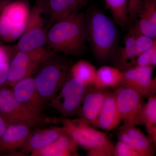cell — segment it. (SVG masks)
Wrapping results in <instances>:
<instances>
[{
  "instance_id": "obj_1",
  "label": "cell",
  "mask_w": 156,
  "mask_h": 156,
  "mask_svg": "<svg viewBox=\"0 0 156 156\" xmlns=\"http://www.w3.org/2000/svg\"><path fill=\"white\" fill-rule=\"evenodd\" d=\"M87 41L84 15L80 12L54 23L47 31L46 44L54 53L80 56Z\"/></svg>"
},
{
  "instance_id": "obj_2",
  "label": "cell",
  "mask_w": 156,
  "mask_h": 156,
  "mask_svg": "<svg viewBox=\"0 0 156 156\" xmlns=\"http://www.w3.org/2000/svg\"><path fill=\"white\" fill-rule=\"evenodd\" d=\"M87 40L95 58L101 62L110 57L117 44L118 31L114 23L97 9L89 11L84 17Z\"/></svg>"
},
{
  "instance_id": "obj_3",
  "label": "cell",
  "mask_w": 156,
  "mask_h": 156,
  "mask_svg": "<svg viewBox=\"0 0 156 156\" xmlns=\"http://www.w3.org/2000/svg\"><path fill=\"white\" fill-rule=\"evenodd\" d=\"M71 67L67 59L52 53L35 73L34 83L41 97L50 101L61 89L70 74Z\"/></svg>"
},
{
  "instance_id": "obj_4",
  "label": "cell",
  "mask_w": 156,
  "mask_h": 156,
  "mask_svg": "<svg viewBox=\"0 0 156 156\" xmlns=\"http://www.w3.org/2000/svg\"><path fill=\"white\" fill-rule=\"evenodd\" d=\"M0 114L8 124H23L32 128L57 120L49 119L27 108L17 101L11 89L7 87H0Z\"/></svg>"
},
{
  "instance_id": "obj_5",
  "label": "cell",
  "mask_w": 156,
  "mask_h": 156,
  "mask_svg": "<svg viewBox=\"0 0 156 156\" xmlns=\"http://www.w3.org/2000/svg\"><path fill=\"white\" fill-rule=\"evenodd\" d=\"M60 120L63 130L79 146L87 151L104 149L113 154L115 145L103 132L95 129L81 118L71 119L63 117Z\"/></svg>"
},
{
  "instance_id": "obj_6",
  "label": "cell",
  "mask_w": 156,
  "mask_h": 156,
  "mask_svg": "<svg viewBox=\"0 0 156 156\" xmlns=\"http://www.w3.org/2000/svg\"><path fill=\"white\" fill-rule=\"evenodd\" d=\"M47 14L46 0H37L30 10L25 30L17 43V50L27 52L44 48L48 31Z\"/></svg>"
},
{
  "instance_id": "obj_7",
  "label": "cell",
  "mask_w": 156,
  "mask_h": 156,
  "mask_svg": "<svg viewBox=\"0 0 156 156\" xmlns=\"http://www.w3.org/2000/svg\"><path fill=\"white\" fill-rule=\"evenodd\" d=\"M52 53L44 48L27 52L17 50L9 63V76L5 87H12L20 80L34 75Z\"/></svg>"
},
{
  "instance_id": "obj_8",
  "label": "cell",
  "mask_w": 156,
  "mask_h": 156,
  "mask_svg": "<svg viewBox=\"0 0 156 156\" xmlns=\"http://www.w3.org/2000/svg\"><path fill=\"white\" fill-rule=\"evenodd\" d=\"M87 87L69 74L58 93L50 101V105L63 117L78 115Z\"/></svg>"
},
{
  "instance_id": "obj_9",
  "label": "cell",
  "mask_w": 156,
  "mask_h": 156,
  "mask_svg": "<svg viewBox=\"0 0 156 156\" xmlns=\"http://www.w3.org/2000/svg\"><path fill=\"white\" fill-rule=\"evenodd\" d=\"M113 92L123 122L144 126L143 97L133 89L121 85L116 87Z\"/></svg>"
},
{
  "instance_id": "obj_10",
  "label": "cell",
  "mask_w": 156,
  "mask_h": 156,
  "mask_svg": "<svg viewBox=\"0 0 156 156\" xmlns=\"http://www.w3.org/2000/svg\"><path fill=\"white\" fill-rule=\"evenodd\" d=\"M152 66H133L123 71L121 86L128 87L138 92L142 97L151 95Z\"/></svg>"
},
{
  "instance_id": "obj_11",
  "label": "cell",
  "mask_w": 156,
  "mask_h": 156,
  "mask_svg": "<svg viewBox=\"0 0 156 156\" xmlns=\"http://www.w3.org/2000/svg\"><path fill=\"white\" fill-rule=\"evenodd\" d=\"M117 137L119 140L133 148L140 156L154 155V147L151 140L135 125L123 123L118 130Z\"/></svg>"
},
{
  "instance_id": "obj_12",
  "label": "cell",
  "mask_w": 156,
  "mask_h": 156,
  "mask_svg": "<svg viewBox=\"0 0 156 156\" xmlns=\"http://www.w3.org/2000/svg\"><path fill=\"white\" fill-rule=\"evenodd\" d=\"M12 88V92L18 101L34 112L42 114L46 101L38 92L33 77L24 78L16 83Z\"/></svg>"
},
{
  "instance_id": "obj_13",
  "label": "cell",
  "mask_w": 156,
  "mask_h": 156,
  "mask_svg": "<svg viewBox=\"0 0 156 156\" xmlns=\"http://www.w3.org/2000/svg\"><path fill=\"white\" fill-rule=\"evenodd\" d=\"M107 91L93 84L87 87L78 115L87 123L95 127L96 122L103 106Z\"/></svg>"
},
{
  "instance_id": "obj_14",
  "label": "cell",
  "mask_w": 156,
  "mask_h": 156,
  "mask_svg": "<svg viewBox=\"0 0 156 156\" xmlns=\"http://www.w3.org/2000/svg\"><path fill=\"white\" fill-rule=\"evenodd\" d=\"M32 131V128L23 124H9L0 140V155L17 153Z\"/></svg>"
},
{
  "instance_id": "obj_15",
  "label": "cell",
  "mask_w": 156,
  "mask_h": 156,
  "mask_svg": "<svg viewBox=\"0 0 156 156\" xmlns=\"http://www.w3.org/2000/svg\"><path fill=\"white\" fill-rule=\"evenodd\" d=\"M65 132L62 127H53L32 131L20 150V154H31L47 146Z\"/></svg>"
},
{
  "instance_id": "obj_16",
  "label": "cell",
  "mask_w": 156,
  "mask_h": 156,
  "mask_svg": "<svg viewBox=\"0 0 156 156\" xmlns=\"http://www.w3.org/2000/svg\"><path fill=\"white\" fill-rule=\"evenodd\" d=\"M88 0H46L49 27L58 20L79 13Z\"/></svg>"
},
{
  "instance_id": "obj_17",
  "label": "cell",
  "mask_w": 156,
  "mask_h": 156,
  "mask_svg": "<svg viewBox=\"0 0 156 156\" xmlns=\"http://www.w3.org/2000/svg\"><path fill=\"white\" fill-rule=\"evenodd\" d=\"M122 121L114 92L107 91L95 127L107 131H111L116 128Z\"/></svg>"
},
{
  "instance_id": "obj_18",
  "label": "cell",
  "mask_w": 156,
  "mask_h": 156,
  "mask_svg": "<svg viewBox=\"0 0 156 156\" xmlns=\"http://www.w3.org/2000/svg\"><path fill=\"white\" fill-rule=\"evenodd\" d=\"M134 29L137 33L156 39V0H144Z\"/></svg>"
},
{
  "instance_id": "obj_19",
  "label": "cell",
  "mask_w": 156,
  "mask_h": 156,
  "mask_svg": "<svg viewBox=\"0 0 156 156\" xmlns=\"http://www.w3.org/2000/svg\"><path fill=\"white\" fill-rule=\"evenodd\" d=\"M79 145L65 131L57 139L45 147L30 154L32 156H78Z\"/></svg>"
},
{
  "instance_id": "obj_20",
  "label": "cell",
  "mask_w": 156,
  "mask_h": 156,
  "mask_svg": "<svg viewBox=\"0 0 156 156\" xmlns=\"http://www.w3.org/2000/svg\"><path fill=\"white\" fill-rule=\"evenodd\" d=\"M123 76V71L119 68L104 66L96 70L93 85L102 89L115 88L119 86Z\"/></svg>"
},
{
  "instance_id": "obj_21",
  "label": "cell",
  "mask_w": 156,
  "mask_h": 156,
  "mask_svg": "<svg viewBox=\"0 0 156 156\" xmlns=\"http://www.w3.org/2000/svg\"><path fill=\"white\" fill-rule=\"evenodd\" d=\"M28 3L24 0L10 2L3 7L1 14L14 24L26 23L30 12Z\"/></svg>"
},
{
  "instance_id": "obj_22",
  "label": "cell",
  "mask_w": 156,
  "mask_h": 156,
  "mask_svg": "<svg viewBox=\"0 0 156 156\" xmlns=\"http://www.w3.org/2000/svg\"><path fill=\"white\" fill-rule=\"evenodd\" d=\"M138 56L136 44V37L133 28L127 35L124 46L120 51L119 63L121 70H125L132 66L133 62Z\"/></svg>"
},
{
  "instance_id": "obj_23",
  "label": "cell",
  "mask_w": 156,
  "mask_h": 156,
  "mask_svg": "<svg viewBox=\"0 0 156 156\" xmlns=\"http://www.w3.org/2000/svg\"><path fill=\"white\" fill-rule=\"evenodd\" d=\"M96 70L95 66L91 62L82 59L72 66L70 74L87 87L94 83Z\"/></svg>"
},
{
  "instance_id": "obj_24",
  "label": "cell",
  "mask_w": 156,
  "mask_h": 156,
  "mask_svg": "<svg viewBox=\"0 0 156 156\" xmlns=\"http://www.w3.org/2000/svg\"><path fill=\"white\" fill-rule=\"evenodd\" d=\"M143 112L144 126L153 143L156 140V94L148 97Z\"/></svg>"
},
{
  "instance_id": "obj_25",
  "label": "cell",
  "mask_w": 156,
  "mask_h": 156,
  "mask_svg": "<svg viewBox=\"0 0 156 156\" xmlns=\"http://www.w3.org/2000/svg\"><path fill=\"white\" fill-rule=\"evenodd\" d=\"M106 8L109 10L115 22L124 27L129 21L128 0H104Z\"/></svg>"
},
{
  "instance_id": "obj_26",
  "label": "cell",
  "mask_w": 156,
  "mask_h": 156,
  "mask_svg": "<svg viewBox=\"0 0 156 156\" xmlns=\"http://www.w3.org/2000/svg\"><path fill=\"white\" fill-rule=\"evenodd\" d=\"M23 24H14L3 14H0V38L11 42L20 37L23 30Z\"/></svg>"
},
{
  "instance_id": "obj_27",
  "label": "cell",
  "mask_w": 156,
  "mask_h": 156,
  "mask_svg": "<svg viewBox=\"0 0 156 156\" xmlns=\"http://www.w3.org/2000/svg\"><path fill=\"white\" fill-rule=\"evenodd\" d=\"M134 30L136 37V47L138 56L140 54L152 48L154 44L155 39L147 36L137 33Z\"/></svg>"
},
{
  "instance_id": "obj_28",
  "label": "cell",
  "mask_w": 156,
  "mask_h": 156,
  "mask_svg": "<svg viewBox=\"0 0 156 156\" xmlns=\"http://www.w3.org/2000/svg\"><path fill=\"white\" fill-rule=\"evenodd\" d=\"M155 41L153 47L140 54L136 59L133 62L132 66H140V67H144V66H151L152 60L153 58L154 53L155 50Z\"/></svg>"
},
{
  "instance_id": "obj_29",
  "label": "cell",
  "mask_w": 156,
  "mask_h": 156,
  "mask_svg": "<svg viewBox=\"0 0 156 156\" xmlns=\"http://www.w3.org/2000/svg\"><path fill=\"white\" fill-rule=\"evenodd\" d=\"M113 156H140L139 154L133 148L119 140L114 145Z\"/></svg>"
},
{
  "instance_id": "obj_30",
  "label": "cell",
  "mask_w": 156,
  "mask_h": 156,
  "mask_svg": "<svg viewBox=\"0 0 156 156\" xmlns=\"http://www.w3.org/2000/svg\"><path fill=\"white\" fill-rule=\"evenodd\" d=\"M142 2V0H128L129 21H133L137 17Z\"/></svg>"
},
{
  "instance_id": "obj_31",
  "label": "cell",
  "mask_w": 156,
  "mask_h": 156,
  "mask_svg": "<svg viewBox=\"0 0 156 156\" xmlns=\"http://www.w3.org/2000/svg\"><path fill=\"white\" fill-rule=\"evenodd\" d=\"M9 62L0 63V87H5L9 76Z\"/></svg>"
},
{
  "instance_id": "obj_32",
  "label": "cell",
  "mask_w": 156,
  "mask_h": 156,
  "mask_svg": "<svg viewBox=\"0 0 156 156\" xmlns=\"http://www.w3.org/2000/svg\"><path fill=\"white\" fill-rule=\"evenodd\" d=\"M10 52L5 47L0 45V63L3 62L10 63Z\"/></svg>"
},
{
  "instance_id": "obj_33",
  "label": "cell",
  "mask_w": 156,
  "mask_h": 156,
  "mask_svg": "<svg viewBox=\"0 0 156 156\" xmlns=\"http://www.w3.org/2000/svg\"><path fill=\"white\" fill-rule=\"evenodd\" d=\"M8 125L5 118L0 114V140Z\"/></svg>"
},
{
  "instance_id": "obj_34",
  "label": "cell",
  "mask_w": 156,
  "mask_h": 156,
  "mask_svg": "<svg viewBox=\"0 0 156 156\" xmlns=\"http://www.w3.org/2000/svg\"><path fill=\"white\" fill-rule=\"evenodd\" d=\"M156 94V75L153 79L152 85L151 95Z\"/></svg>"
},
{
  "instance_id": "obj_35",
  "label": "cell",
  "mask_w": 156,
  "mask_h": 156,
  "mask_svg": "<svg viewBox=\"0 0 156 156\" xmlns=\"http://www.w3.org/2000/svg\"><path fill=\"white\" fill-rule=\"evenodd\" d=\"M155 50L153 58L151 65V66H152L153 68H154L156 66V39H155Z\"/></svg>"
},
{
  "instance_id": "obj_36",
  "label": "cell",
  "mask_w": 156,
  "mask_h": 156,
  "mask_svg": "<svg viewBox=\"0 0 156 156\" xmlns=\"http://www.w3.org/2000/svg\"><path fill=\"white\" fill-rule=\"evenodd\" d=\"M6 4H5V3L2 2H0V14H1V12H2V10L3 7L5 6Z\"/></svg>"
},
{
  "instance_id": "obj_37",
  "label": "cell",
  "mask_w": 156,
  "mask_h": 156,
  "mask_svg": "<svg viewBox=\"0 0 156 156\" xmlns=\"http://www.w3.org/2000/svg\"><path fill=\"white\" fill-rule=\"evenodd\" d=\"M10 1H11V0H0V2L5 3V4H7V3L10 2Z\"/></svg>"
},
{
  "instance_id": "obj_38",
  "label": "cell",
  "mask_w": 156,
  "mask_h": 156,
  "mask_svg": "<svg viewBox=\"0 0 156 156\" xmlns=\"http://www.w3.org/2000/svg\"><path fill=\"white\" fill-rule=\"evenodd\" d=\"M154 147V148L156 149V140L153 143Z\"/></svg>"
}]
</instances>
